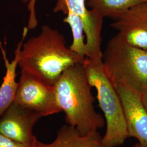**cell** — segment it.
Returning <instances> with one entry per match:
<instances>
[{"mask_svg":"<svg viewBox=\"0 0 147 147\" xmlns=\"http://www.w3.org/2000/svg\"><path fill=\"white\" fill-rule=\"evenodd\" d=\"M53 86L57 103L65 114L67 124L75 127L82 135L104 126V118L95 110V99L84 63L64 70Z\"/></svg>","mask_w":147,"mask_h":147,"instance_id":"2","label":"cell"},{"mask_svg":"<svg viewBox=\"0 0 147 147\" xmlns=\"http://www.w3.org/2000/svg\"><path fill=\"white\" fill-rule=\"evenodd\" d=\"M28 30L27 27L24 28L21 40L18 43L15 51L14 59L11 62H9L7 59L5 51L0 42V47L6 69L5 76L0 86V117L4 114L15 100L18 84L16 81V69L19 63L20 53L24 41L26 37Z\"/></svg>","mask_w":147,"mask_h":147,"instance_id":"10","label":"cell"},{"mask_svg":"<svg viewBox=\"0 0 147 147\" xmlns=\"http://www.w3.org/2000/svg\"><path fill=\"white\" fill-rule=\"evenodd\" d=\"M86 0H57L53 9L54 12L62 11L67 14L71 11L82 19L84 22H87L89 19V11L86 5Z\"/></svg>","mask_w":147,"mask_h":147,"instance_id":"13","label":"cell"},{"mask_svg":"<svg viewBox=\"0 0 147 147\" xmlns=\"http://www.w3.org/2000/svg\"><path fill=\"white\" fill-rule=\"evenodd\" d=\"M35 3L36 0H30L28 5V8L30 13L27 28L30 30L35 28L38 25V21L35 13Z\"/></svg>","mask_w":147,"mask_h":147,"instance_id":"14","label":"cell"},{"mask_svg":"<svg viewBox=\"0 0 147 147\" xmlns=\"http://www.w3.org/2000/svg\"><path fill=\"white\" fill-rule=\"evenodd\" d=\"M84 65L89 84L96 89L99 105L105 117L106 130L102 142L105 147L121 146L129 137V134L117 89L105 74L102 62L86 58Z\"/></svg>","mask_w":147,"mask_h":147,"instance_id":"4","label":"cell"},{"mask_svg":"<svg viewBox=\"0 0 147 147\" xmlns=\"http://www.w3.org/2000/svg\"><path fill=\"white\" fill-rule=\"evenodd\" d=\"M63 21L68 24L73 34V42L69 48L80 56L86 57V42H84V26L82 19L78 15L68 11Z\"/></svg>","mask_w":147,"mask_h":147,"instance_id":"12","label":"cell"},{"mask_svg":"<svg viewBox=\"0 0 147 147\" xmlns=\"http://www.w3.org/2000/svg\"><path fill=\"white\" fill-rule=\"evenodd\" d=\"M141 95H142V100L143 103L147 110V91L144 92Z\"/></svg>","mask_w":147,"mask_h":147,"instance_id":"16","label":"cell"},{"mask_svg":"<svg viewBox=\"0 0 147 147\" xmlns=\"http://www.w3.org/2000/svg\"><path fill=\"white\" fill-rule=\"evenodd\" d=\"M101 138L98 131L82 135L75 127L68 124L59 129L53 142L44 143L35 137L31 147H105Z\"/></svg>","mask_w":147,"mask_h":147,"instance_id":"9","label":"cell"},{"mask_svg":"<svg viewBox=\"0 0 147 147\" xmlns=\"http://www.w3.org/2000/svg\"><path fill=\"white\" fill-rule=\"evenodd\" d=\"M111 26L129 44L147 50V1L127 9Z\"/></svg>","mask_w":147,"mask_h":147,"instance_id":"8","label":"cell"},{"mask_svg":"<svg viewBox=\"0 0 147 147\" xmlns=\"http://www.w3.org/2000/svg\"><path fill=\"white\" fill-rule=\"evenodd\" d=\"M147 0H88L91 9L98 13L102 18L117 19L134 5L147 2Z\"/></svg>","mask_w":147,"mask_h":147,"instance_id":"11","label":"cell"},{"mask_svg":"<svg viewBox=\"0 0 147 147\" xmlns=\"http://www.w3.org/2000/svg\"><path fill=\"white\" fill-rule=\"evenodd\" d=\"M0 147H31V146L17 142L0 133Z\"/></svg>","mask_w":147,"mask_h":147,"instance_id":"15","label":"cell"},{"mask_svg":"<svg viewBox=\"0 0 147 147\" xmlns=\"http://www.w3.org/2000/svg\"><path fill=\"white\" fill-rule=\"evenodd\" d=\"M24 2H25V3H26V2H27L29 0H22Z\"/></svg>","mask_w":147,"mask_h":147,"instance_id":"18","label":"cell"},{"mask_svg":"<svg viewBox=\"0 0 147 147\" xmlns=\"http://www.w3.org/2000/svg\"><path fill=\"white\" fill-rule=\"evenodd\" d=\"M86 58L67 47L64 37L57 30L45 25L38 36L23 44L18 65L22 71L54 86L64 70L84 63Z\"/></svg>","mask_w":147,"mask_h":147,"instance_id":"1","label":"cell"},{"mask_svg":"<svg viewBox=\"0 0 147 147\" xmlns=\"http://www.w3.org/2000/svg\"><path fill=\"white\" fill-rule=\"evenodd\" d=\"M142 147L141 146H140V144L138 143H136V144H135V145H134L132 147Z\"/></svg>","mask_w":147,"mask_h":147,"instance_id":"17","label":"cell"},{"mask_svg":"<svg viewBox=\"0 0 147 147\" xmlns=\"http://www.w3.org/2000/svg\"><path fill=\"white\" fill-rule=\"evenodd\" d=\"M14 103L36 112L41 117L61 112L57 103L54 86L21 70Z\"/></svg>","mask_w":147,"mask_h":147,"instance_id":"5","label":"cell"},{"mask_svg":"<svg viewBox=\"0 0 147 147\" xmlns=\"http://www.w3.org/2000/svg\"><path fill=\"white\" fill-rule=\"evenodd\" d=\"M39 114L13 102L0 117V133L17 142L30 145L36 136L33 128Z\"/></svg>","mask_w":147,"mask_h":147,"instance_id":"7","label":"cell"},{"mask_svg":"<svg viewBox=\"0 0 147 147\" xmlns=\"http://www.w3.org/2000/svg\"><path fill=\"white\" fill-rule=\"evenodd\" d=\"M107 77L115 87L125 86L142 95L147 91V50L129 44L117 34L102 53Z\"/></svg>","mask_w":147,"mask_h":147,"instance_id":"3","label":"cell"},{"mask_svg":"<svg viewBox=\"0 0 147 147\" xmlns=\"http://www.w3.org/2000/svg\"><path fill=\"white\" fill-rule=\"evenodd\" d=\"M126 120L129 137L136 138L142 147H147V110L142 95L125 86L116 87Z\"/></svg>","mask_w":147,"mask_h":147,"instance_id":"6","label":"cell"}]
</instances>
